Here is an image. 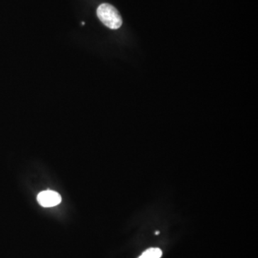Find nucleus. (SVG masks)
I'll list each match as a JSON object with an SVG mask.
<instances>
[{"mask_svg": "<svg viewBox=\"0 0 258 258\" xmlns=\"http://www.w3.org/2000/svg\"><path fill=\"white\" fill-rule=\"evenodd\" d=\"M97 15L103 25L112 30L120 28L123 23L121 16L113 5L103 3L97 9Z\"/></svg>", "mask_w": 258, "mask_h": 258, "instance_id": "1", "label": "nucleus"}, {"mask_svg": "<svg viewBox=\"0 0 258 258\" xmlns=\"http://www.w3.org/2000/svg\"><path fill=\"white\" fill-rule=\"evenodd\" d=\"M37 202L44 208H52L59 205L62 201L60 195L56 191L47 190L37 195Z\"/></svg>", "mask_w": 258, "mask_h": 258, "instance_id": "2", "label": "nucleus"}, {"mask_svg": "<svg viewBox=\"0 0 258 258\" xmlns=\"http://www.w3.org/2000/svg\"><path fill=\"white\" fill-rule=\"evenodd\" d=\"M162 251L159 248H149L146 250L139 258H160Z\"/></svg>", "mask_w": 258, "mask_h": 258, "instance_id": "3", "label": "nucleus"}, {"mask_svg": "<svg viewBox=\"0 0 258 258\" xmlns=\"http://www.w3.org/2000/svg\"><path fill=\"white\" fill-rule=\"evenodd\" d=\"M156 235H159V232H156Z\"/></svg>", "mask_w": 258, "mask_h": 258, "instance_id": "4", "label": "nucleus"}]
</instances>
